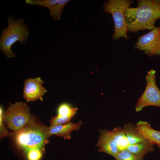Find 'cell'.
I'll return each mask as SVG.
<instances>
[{
    "mask_svg": "<svg viewBox=\"0 0 160 160\" xmlns=\"http://www.w3.org/2000/svg\"><path fill=\"white\" fill-rule=\"evenodd\" d=\"M137 2L136 7H129L125 12L128 32L152 30L156 21L160 19V0H138Z\"/></svg>",
    "mask_w": 160,
    "mask_h": 160,
    "instance_id": "6da1fadb",
    "label": "cell"
},
{
    "mask_svg": "<svg viewBox=\"0 0 160 160\" xmlns=\"http://www.w3.org/2000/svg\"><path fill=\"white\" fill-rule=\"evenodd\" d=\"M12 134L17 145L25 152L32 148L43 150L50 137L48 127L42 125L33 118L19 130Z\"/></svg>",
    "mask_w": 160,
    "mask_h": 160,
    "instance_id": "7a4b0ae2",
    "label": "cell"
},
{
    "mask_svg": "<svg viewBox=\"0 0 160 160\" xmlns=\"http://www.w3.org/2000/svg\"><path fill=\"white\" fill-rule=\"evenodd\" d=\"M8 26L1 31L0 36V49L8 58L15 57L11 50L12 45L19 41L24 43L29 35V28L21 18L15 19L10 14L7 19Z\"/></svg>",
    "mask_w": 160,
    "mask_h": 160,
    "instance_id": "3957f363",
    "label": "cell"
},
{
    "mask_svg": "<svg viewBox=\"0 0 160 160\" xmlns=\"http://www.w3.org/2000/svg\"><path fill=\"white\" fill-rule=\"evenodd\" d=\"M133 3L132 0H108L103 4V11L111 14L113 19L114 28L112 37L113 40L117 41L120 38L129 39L125 14L126 9Z\"/></svg>",
    "mask_w": 160,
    "mask_h": 160,
    "instance_id": "277c9868",
    "label": "cell"
},
{
    "mask_svg": "<svg viewBox=\"0 0 160 160\" xmlns=\"http://www.w3.org/2000/svg\"><path fill=\"white\" fill-rule=\"evenodd\" d=\"M33 118L29 108L24 102L10 104L3 115L4 122L13 132L22 128Z\"/></svg>",
    "mask_w": 160,
    "mask_h": 160,
    "instance_id": "5b68a950",
    "label": "cell"
},
{
    "mask_svg": "<svg viewBox=\"0 0 160 160\" xmlns=\"http://www.w3.org/2000/svg\"><path fill=\"white\" fill-rule=\"evenodd\" d=\"M156 73L153 70H149L147 73L145 89L136 105L135 110L137 112L148 106L160 108V90L156 83Z\"/></svg>",
    "mask_w": 160,
    "mask_h": 160,
    "instance_id": "8992f818",
    "label": "cell"
},
{
    "mask_svg": "<svg viewBox=\"0 0 160 160\" xmlns=\"http://www.w3.org/2000/svg\"><path fill=\"white\" fill-rule=\"evenodd\" d=\"M135 45V48L148 56H160V26L155 27L149 33L139 36Z\"/></svg>",
    "mask_w": 160,
    "mask_h": 160,
    "instance_id": "52a82bcc",
    "label": "cell"
},
{
    "mask_svg": "<svg viewBox=\"0 0 160 160\" xmlns=\"http://www.w3.org/2000/svg\"><path fill=\"white\" fill-rule=\"evenodd\" d=\"M43 81L40 77L29 78L25 80L24 84L23 97L27 101L42 100V97L47 92L42 86Z\"/></svg>",
    "mask_w": 160,
    "mask_h": 160,
    "instance_id": "ba28073f",
    "label": "cell"
},
{
    "mask_svg": "<svg viewBox=\"0 0 160 160\" xmlns=\"http://www.w3.org/2000/svg\"><path fill=\"white\" fill-rule=\"evenodd\" d=\"M69 0H26L27 4L37 5L47 8L50 16L54 20H60L64 7Z\"/></svg>",
    "mask_w": 160,
    "mask_h": 160,
    "instance_id": "9c48e42d",
    "label": "cell"
},
{
    "mask_svg": "<svg viewBox=\"0 0 160 160\" xmlns=\"http://www.w3.org/2000/svg\"><path fill=\"white\" fill-rule=\"evenodd\" d=\"M100 136L96 146L99 147L98 152L109 154L115 158L119 153L116 143L111 131L106 129H100Z\"/></svg>",
    "mask_w": 160,
    "mask_h": 160,
    "instance_id": "30bf717a",
    "label": "cell"
},
{
    "mask_svg": "<svg viewBox=\"0 0 160 160\" xmlns=\"http://www.w3.org/2000/svg\"><path fill=\"white\" fill-rule=\"evenodd\" d=\"M83 123L80 120L77 123L70 122L68 123L51 126L48 127V132L50 136L55 135L59 137H63L65 139L71 138V132L73 130L78 131Z\"/></svg>",
    "mask_w": 160,
    "mask_h": 160,
    "instance_id": "8fae6325",
    "label": "cell"
},
{
    "mask_svg": "<svg viewBox=\"0 0 160 160\" xmlns=\"http://www.w3.org/2000/svg\"><path fill=\"white\" fill-rule=\"evenodd\" d=\"M135 127L146 139L160 148V131L153 129L149 123L145 121H139Z\"/></svg>",
    "mask_w": 160,
    "mask_h": 160,
    "instance_id": "7c38bea8",
    "label": "cell"
},
{
    "mask_svg": "<svg viewBox=\"0 0 160 160\" xmlns=\"http://www.w3.org/2000/svg\"><path fill=\"white\" fill-rule=\"evenodd\" d=\"M122 128L130 145L141 143L147 140L137 129L135 125L132 124H126Z\"/></svg>",
    "mask_w": 160,
    "mask_h": 160,
    "instance_id": "4fadbf2b",
    "label": "cell"
},
{
    "mask_svg": "<svg viewBox=\"0 0 160 160\" xmlns=\"http://www.w3.org/2000/svg\"><path fill=\"white\" fill-rule=\"evenodd\" d=\"M153 144L147 140L141 143L130 145L127 149L137 156L143 157L153 151Z\"/></svg>",
    "mask_w": 160,
    "mask_h": 160,
    "instance_id": "5bb4252c",
    "label": "cell"
},
{
    "mask_svg": "<svg viewBox=\"0 0 160 160\" xmlns=\"http://www.w3.org/2000/svg\"><path fill=\"white\" fill-rule=\"evenodd\" d=\"M111 132L116 143L119 152L127 149L130 144L123 128L116 127Z\"/></svg>",
    "mask_w": 160,
    "mask_h": 160,
    "instance_id": "9a60e30c",
    "label": "cell"
},
{
    "mask_svg": "<svg viewBox=\"0 0 160 160\" xmlns=\"http://www.w3.org/2000/svg\"><path fill=\"white\" fill-rule=\"evenodd\" d=\"M78 109L77 108H72L67 104H63L58 108L57 116L60 117L70 116H73Z\"/></svg>",
    "mask_w": 160,
    "mask_h": 160,
    "instance_id": "2e32d148",
    "label": "cell"
},
{
    "mask_svg": "<svg viewBox=\"0 0 160 160\" xmlns=\"http://www.w3.org/2000/svg\"><path fill=\"white\" fill-rule=\"evenodd\" d=\"M115 158L116 160H143V157L135 155L126 149L119 152Z\"/></svg>",
    "mask_w": 160,
    "mask_h": 160,
    "instance_id": "e0dca14e",
    "label": "cell"
},
{
    "mask_svg": "<svg viewBox=\"0 0 160 160\" xmlns=\"http://www.w3.org/2000/svg\"><path fill=\"white\" fill-rule=\"evenodd\" d=\"M28 160H40L42 156V150L37 148L30 149L25 152Z\"/></svg>",
    "mask_w": 160,
    "mask_h": 160,
    "instance_id": "ac0fdd59",
    "label": "cell"
},
{
    "mask_svg": "<svg viewBox=\"0 0 160 160\" xmlns=\"http://www.w3.org/2000/svg\"><path fill=\"white\" fill-rule=\"evenodd\" d=\"M73 116L60 117L57 116L52 117L50 120L51 126L63 124L68 123Z\"/></svg>",
    "mask_w": 160,
    "mask_h": 160,
    "instance_id": "d6986e66",
    "label": "cell"
},
{
    "mask_svg": "<svg viewBox=\"0 0 160 160\" xmlns=\"http://www.w3.org/2000/svg\"><path fill=\"white\" fill-rule=\"evenodd\" d=\"M4 112L2 108L0 107V137H4L8 135L9 132L8 131L5 127L3 121Z\"/></svg>",
    "mask_w": 160,
    "mask_h": 160,
    "instance_id": "ffe728a7",
    "label": "cell"
}]
</instances>
